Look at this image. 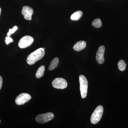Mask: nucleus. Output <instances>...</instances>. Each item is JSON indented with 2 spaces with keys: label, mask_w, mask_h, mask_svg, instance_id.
Masks as SVG:
<instances>
[{
  "label": "nucleus",
  "mask_w": 128,
  "mask_h": 128,
  "mask_svg": "<svg viewBox=\"0 0 128 128\" xmlns=\"http://www.w3.org/2000/svg\"><path fill=\"white\" fill-rule=\"evenodd\" d=\"M45 54L44 50L40 48L30 54L28 56L26 59L27 63L30 65L34 64L37 61L41 60Z\"/></svg>",
  "instance_id": "obj_1"
},
{
  "label": "nucleus",
  "mask_w": 128,
  "mask_h": 128,
  "mask_svg": "<svg viewBox=\"0 0 128 128\" xmlns=\"http://www.w3.org/2000/svg\"><path fill=\"white\" fill-rule=\"evenodd\" d=\"M104 112L103 107L102 105L98 106L93 112L90 118V121L93 124H96L100 120Z\"/></svg>",
  "instance_id": "obj_2"
},
{
  "label": "nucleus",
  "mask_w": 128,
  "mask_h": 128,
  "mask_svg": "<svg viewBox=\"0 0 128 128\" xmlns=\"http://www.w3.org/2000/svg\"><path fill=\"white\" fill-rule=\"evenodd\" d=\"M80 89L82 98H84L87 96L88 82L84 76L81 75L79 76Z\"/></svg>",
  "instance_id": "obj_3"
},
{
  "label": "nucleus",
  "mask_w": 128,
  "mask_h": 128,
  "mask_svg": "<svg viewBox=\"0 0 128 128\" xmlns=\"http://www.w3.org/2000/svg\"><path fill=\"white\" fill-rule=\"evenodd\" d=\"M54 115L52 113L48 112L39 114L36 118V121L40 124H44L49 122L52 120Z\"/></svg>",
  "instance_id": "obj_4"
},
{
  "label": "nucleus",
  "mask_w": 128,
  "mask_h": 128,
  "mask_svg": "<svg viewBox=\"0 0 128 128\" xmlns=\"http://www.w3.org/2000/svg\"><path fill=\"white\" fill-rule=\"evenodd\" d=\"M34 41L33 38L31 36H25L20 40L18 42V46L21 48H27L32 45Z\"/></svg>",
  "instance_id": "obj_5"
},
{
  "label": "nucleus",
  "mask_w": 128,
  "mask_h": 128,
  "mask_svg": "<svg viewBox=\"0 0 128 128\" xmlns=\"http://www.w3.org/2000/svg\"><path fill=\"white\" fill-rule=\"evenodd\" d=\"M52 84L53 87L57 89H64L67 86V82L63 78H55L53 81Z\"/></svg>",
  "instance_id": "obj_6"
},
{
  "label": "nucleus",
  "mask_w": 128,
  "mask_h": 128,
  "mask_svg": "<svg viewBox=\"0 0 128 128\" xmlns=\"http://www.w3.org/2000/svg\"><path fill=\"white\" fill-rule=\"evenodd\" d=\"M32 97L29 94L22 93L18 95L15 100L16 104L18 105H22L28 102L31 99Z\"/></svg>",
  "instance_id": "obj_7"
},
{
  "label": "nucleus",
  "mask_w": 128,
  "mask_h": 128,
  "mask_svg": "<svg viewBox=\"0 0 128 128\" xmlns=\"http://www.w3.org/2000/svg\"><path fill=\"white\" fill-rule=\"evenodd\" d=\"M105 51V46H101L98 48L96 54V59L99 64H102L104 63L105 61L104 57Z\"/></svg>",
  "instance_id": "obj_8"
},
{
  "label": "nucleus",
  "mask_w": 128,
  "mask_h": 128,
  "mask_svg": "<svg viewBox=\"0 0 128 128\" xmlns=\"http://www.w3.org/2000/svg\"><path fill=\"white\" fill-rule=\"evenodd\" d=\"M33 13V9L32 8L27 6H25L22 8V13L26 20H32V16Z\"/></svg>",
  "instance_id": "obj_9"
},
{
  "label": "nucleus",
  "mask_w": 128,
  "mask_h": 128,
  "mask_svg": "<svg viewBox=\"0 0 128 128\" xmlns=\"http://www.w3.org/2000/svg\"><path fill=\"white\" fill-rule=\"evenodd\" d=\"M86 42L84 41H78L76 43L73 47V49L76 51H79L83 50L86 48Z\"/></svg>",
  "instance_id": "obj_10"
},
{
  "label": "nucleus",
  "mask_w": 128,
  "mask_h": 128,
  "mask_svg": "<svg viewBox=\"0 0 128 128\" xmlns=\"http://www.w3.org/2000/svg\"><path fill=\"white\" fill-rule=\"evenodd\" d=\"M59 62V60L58 57L54 58L50 62L49 66L48 69L50 70H52L58 66Z\"/></svg>",
  "instance_id": "obj_11"
},
{
  "label": "nucleus",
  "mask_w": 128,
  "mask_h": 128,
  "mask_svg": "<svg viewBox=\"0 0 128 128\" xmlns=\"http://www.w3.org/2000/svg\"><path fill=\"white\" fill-rule=\"evenodd\" d=\"M82 14L83 13L81 11L79 10L76 12L71 15L70 19L72 20H78L82 16Z\"/></svg>",
  "instance_id": "obj_12"
},
{
  "label": "nucleus",
  "mask_w": 128,
  "mask_h": 128,
  "mask_svg": "<svg viewBox=\"0 0 128 128\" xmlns=\"http://www.w3.org/2000/svg\"><path fill=\"white\" fill-rule=\"evenodd\" d=\"M45 71V66H41L38 69L36 73V76L37 78H41L43 76L44 72Z\"/></svg>",
  "instance_id": "obj_13"
},
{
  "label": "nucleus",
  "mask_w": 128,
  "mask_h": 128,
  "mask_svg": "<svg viewBox=\"0 0 128 128\" xmlns=\"http://www.w3.org/2000/svg\"><path fill=\"white\" fill-rule=\"evenodd\" d=\"M126 66L127 64L124 60H120L118 63V67L120 71H124L126 70Z\"/></svg>",
  "instance_id": "obj_14"
},
{
  "label": "nucleus",
  "mask_w": 128,
  "mask_h": 128,
  "mask_svg": "<svg viewBox=\"0 0 128 128\" xmlns=\"http://www.w3.org/2000/svg\"><path fill=\"white\" fill-rule=\"evenodd\" d=\"M92 25L94 27L99 28L102 27V23L100 18H96L92 22Z\"/></svg>",
  "instance_id": "obj_15"
},
{
  "label": "nucleus",
  "mask_w": 128,
  "mask_h": 128,
  "mask_svg": "<svg viewBox=\"0 0 128 128\" xmlns=\"http://www.w3.org/2000/svg\"><path fill=\"white\" fill-rule=\"evenodd\" d=\"M6 44H8L10 43L11 42H13V40L9 36L6 37Z\"/></svg>",
  "instance_id": "obj_16"
},
{
  "label": "nucleus",
  "mask_w": 128,
  "mask_h": 128,
  "mask_svg": "<svg viewBox=\"0 0 128 128\" xmlns=\"http://www.w3.org/2000/svg\"><path fill=\"white\" fill-rule=\"evenodd\" d=\"M18 27L16 26H15L12 29H10L9 30V32L11 34H13L17 30Z\"/></svg>",
  "instance_id": "obj_17"
},
{
  "label": "nucleus",
  "mask_w": 128,
  "mask_h": 128,
  "mask_svg": "<svg viewBox=\"0 0 128 128\" xmlns=\"http://www.w3.org/2000/svg\"><path fill=\"white\" fill-rule=\"evenodd\" d=\"M2 77L0 76V90L2 88Z\"/></svg>",
  "instance_id": "obj_18"
},
{
  "label": "nucleus",
  "mask_w": 128,
  "mask_h": 128,
  "mask_svg": "<svg viewBox=\"0 0 128 128\" xmlns=\"http://www.w3.org/2000/svg\"><path fill=\"white\" fill-rule=\"evenodd\" d=\"M10 32H8V34H7V35H8V36H10Z\"/></svg>",
  "instance_id": "obj_19"
},
{
  "label": "nucleus",
  "mask_w": 128,
  "mask_h": 128,
  "mask_svg": "<svg viewBox=\"0 0 128 128\" xmlns=\"http://www.w3.org/2000/svg\"><path fill=\"white\" fill-rule=\"evenodd\" d=\"M1 11V9L0 8V14Z\"/></svg>",
  "instance_id": "obj_20"
},
{
  "label": "nucleus",
  "mask_w": 128,
  "mask_h": 128,
  "mask_svg": "<svg viewBox=\"0 0 128 128\" xmlns=\"http://www.w3.org/2000/svg\"><path fill=\"white\" fill-rule=\"evenodd\" d=\"M44 49H45V48H44Z\"/></svg>",
  "instance_id": "obj_21"
},
{
  "label": "nucleus",
  "mask_w": 128,
  "mask_h": 128,
  "mask_svg": "<svg viewBox=\"0 0 128 128\" xmlns=\"http://www.w3.org/2000/svg\"><path fill=\"white\" fill-rule=\"evenodd\" d=\"M0 122H1V120H0Z\"/></svg>",
  "instance_id": "obj_22"
}]
</instances>
